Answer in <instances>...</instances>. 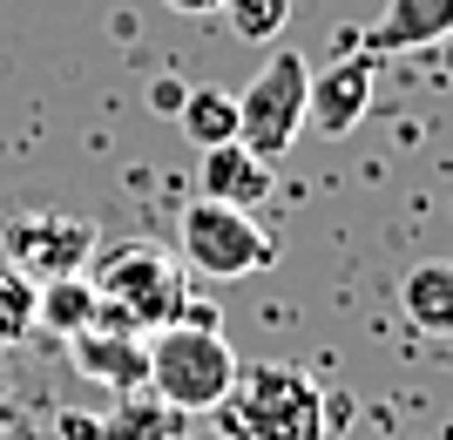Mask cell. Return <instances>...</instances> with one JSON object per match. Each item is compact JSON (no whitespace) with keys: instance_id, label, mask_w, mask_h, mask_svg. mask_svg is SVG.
Wrapping results in <instances>:
<instances>
[{"instance_id":"obj_1","label":"cell","mask_w":453,"mask_h":440,"mask_svg":"<svg viewBox=\"0 0 453 440\" xmlns=\"http://www.w3.org/2000/svg\"><path fill=\"white\" fill-rule=\"evenodd\" d=\"M95 285V326L115 332H156L189 312V285H183V258H170L163 244H95L88 271Z\"/></svg>"},{"instance_id":"obj_2","label":"cell","mask_w":453,"mask_h":440,"mask_svg":"<svg viewBox=\"0 0 453 440\" xmlns=\"http://www.w3.org/2000/svg\"><path fill=\"white\" fill-rule=\"evenodd\" d=\"M217 413H224V427H217L224 440H325V393L291 359L237 366Z\"/></svg>"},{"instance_id":"obj_3","label":"cell","mask_w":453,"mask_h":440,"mask_svg":"<svg viewBox=\"0 0 453 440\" xmlns=\"http://www.w3.org/2000/svg\"><path fill=\"white\" fill-rule=\"evenodd\" d=\"M237 352L217 326H210L203 305H189L183 319L150 332V393L176 413H217V400L237 380Z\"/></svg>"},{"instance_id":"obj_4","label":"cell","mask_w":453,"mask_h":440,"mask_svg":"<svg viewBox=\"0 0 453 440\" xmlns=\"http://www.w3.org/2000/svg\"><path fill=\"white\" fill-rule=\"evenodd\" d=\"M304 96H311V61H304L298 48H278V55L237 89V143L257 150L265 163H278L304 129Z\"/></svg>"},{"instance_id":"obj_5","label":"cell","mask_w":453,"mask_h":440,"mask_svg":"<svg viewBox=\"0 0 453 440\" xmlns=\"http://www.w3.org/2000/svg\"><path fill=\"white\" fill-rule=\"evenodd\" d=\"M271 265H278V244H271V230L250 211L217 204V197H196L183 211V271L250 278V271H271Z\"/></svg>"},{"instance_id":"obj_6","label":"cell","mask_w":453,"mask_h":440,"mask_svg":"<svg viewBox=\"0 0 453 440\" xmlns=\"http://www.w3.org/2000/svg\"><path fill=\"white\" fill-rule=\"evenodd\" d=\"M95 244H102V230L88 217H68V211H20L7 217L0 230V251H7V265L20 278H68V271H88Z\"/></svg>"},{"instance_id":"obj_7","label":"cell","mask_w":453,"mask_h":440,"mask_svg":"<svg viewBox=\"0 0 453 440\" xmlns=\"http://www.w3.org/2000/svg\"><path fill=\"white\" fill-rule=\"evenodd\" d=\"M372 89H379V55L352 48L339 55L325 75H311V96H304V122L319 135H352L372 109Z\"/></svg>"},{"instance_id":"obj_8","label":"cell","mask_w":453,"mask_h":440,"mask_svg":"<svg viewBox=\"0 0 453 440\" xmlns=\"http://www.w3.org/2000/svg\"><path fill=\"white\" fill-rule=\"evenodd\" d=\"M81 380L115 386V393H142L150 386V332H115V326H88L68 339Z\"/></svg>"},{"instance_id":"obj_9","label":"cell","mask_w":453,"mask_h":440,"mask_svg":"<svg viewBox=\"0 0 453 440\" xmlns=\"http://www.w3.org/2000/svg\"><path fill=\"white\" fill-rule=\"evenodd\" d=\"M183 413L142 393H115V413H61V440H176Z\"/></svg>"},{"instance_id":"obj_10","label":"cell","mask_w":453,"mask_h":440,"mask_svg":"<svg viewBox=\"0 0 453 440\" xmlns=\"http://www.w3.org/2000/svg\"><path fill=\"white\" fill-rule=\"evenodd\" d=\"M453 41V0H386V14L365 27V55H413Z\"/></svg>"},{"instance_id":"obj_11","label":"cell","mask_w":453,"mask_h":440,"mask_svg":"<svg viewBox=\"0 0 453 440\" xmlns=\"http://www.w3.org/2000/svg\"><path fill=\"white\" fill-rule=\"evenodd\" d=\"M196 183H203V197H217V204H237V211H250V204H265V197H271V163L230 135V143L203 150V170H196Z\"/></svg>"},{"instance_id":"obj_12","label":"cell","mask_w":453,"mask_h":440,"mask_svg":"<svg viewBox=\"0 0 453 440\" xmlns=\"http://www.w3.org/2000/svg\"><path fill=\"white\" fill-rule=\"evenodd\" d=\"M399 312H406V326L426 332V339H453V258H434V265L406 271Z\"/></svg>"},{"instance_id":"obj_13","label":"cell","mask_w":453,"mask_h":440,"mask_svg":"<svg viewBox=\"0 0 453 440\" xmlns=\"http://www.w3.org/2000/svg\"><path fill=\"white\" fill-rule=\"evenodd\" d=\"M176 122H183V135L196 143V150H217V143H230V135H237V89H224V81L183 89V102H176Z\"/></svg>"},{"instance_id":"obj_14","label":"cell","mask_w":453,"mask_h":440,"mask_svg":"<svg viewBox=\"0 0 453 440\" xmlns=\"http://www.w3.org/2000/svg\"><path fill=\"white\" fill-rule=\"evenodd\" d=\"M35 326L61 332V339L88 332L95 326V285L81 278V271H68V278H41V285H35Z\"/></svg>"},{"instance_id":"obj_15","label":"cell","mask_w":453,"mask_h":440,"mask_svg":"<svg viewBox=\"0 0 453 440\" xmlns=\"http://www.w3.org/2000/svg\"><path fill=\"white\" fill-rule=\"evenodd\" d=\"M224 20L237 41H284L291 0H224Z\"/></svg>"},{"instance_id":"obj_16","label":"cell","mask_w":453,"mask_h":440,"mask_svg":"<svg viewBox=\"0 0 453 440\" xmlns=\"http://www.w3.org/2000/svg\"><path fill=\"white\" fill-rule=\"evenodd\" d=\"M35 332V278H20L14 265H0V345H14Z\"/></svg>"},{"instance_id":"obj_17","label":"cell","mask_w":453,"mask_h":440,"mask_svg":"<svg viewBox=\"0 0 453 440\" xmlns=\"http://www.w3.org/2000/svg\"><path fill=\"white\" fill-rule=\"evenodd\" d=\"M176 102H183V81H156V109L176 115Z\"/></svg>"},{"instance_id":"obj_18","label":"cell","mask_w":453,"mask_h":440,"mask_svg":"<svg viewBox=\"0 0 453 440\" xmlns=\"http://www.w3.org/2000/svg\"><path fill=\"white\" fill-rule=\"evenodd\" d=\"M163 7H176V14H217L224 0H163Z\"/></svg>"},{"instance_id":"obj_19","label":"cell","mask_w":453,"mask_h":440,"mask_svg":"<svg viewBox=\"0 0 453 440\" xmlns=\"http://www.w3.org/2000/svg\"><path fill=\"white\" fill-rule=\"evenodd\" d=\"M176 440H224V434H217V427H203V434H176Z\"/></svg>"}]
</instances>
